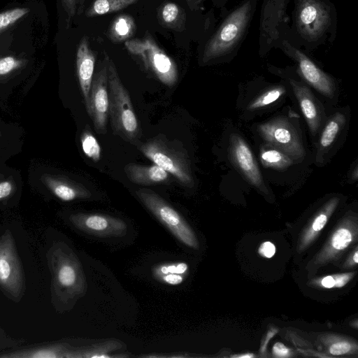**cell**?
<instances>
[{"instance_id":"obj_1","label":"cell","mask_w":358,"mask_h":358,"mask_svg":"<svg viewBox=\"0 0 358 358\" xmlns=\"http://www.w3.org/2000/svg\"><path fill=\"white\" fill-rule=\"evenodd\" d=\"M293 1L292 24L286 39L306 52L332 43L337 35L336 6L330 0Z\"/></svg>"},{"instance_id":"obj_2","label":"cell","mask_w":358,"mask_h":358,"mask_svg":"<svg viewBox=\"0 0 358 358\" xmlns=\"http://www.w3.org/2000/svg\"><path fill=\"white\" fill-rule=\"evenodd\" d=\"M259 0H243L223 17L206 43L201 57L203 64L229 62L245 40Z\"/></svg>"},{"instance_id":"obj_3","label":"cell","mask_w":358,"mask_h":358,"mask_svg":"<svg viewBox=\"0 0 358 358\" xmlns=\"http://www.w3.org/2000/svg\"><path fill=\"white\" fill-rule=\"evenodd\" d=\"M109 96L108 118L113 134L136 144L142 133L129 94L110 59L106 57Z\"/></svg>"},{"instance_id":"obj_4","label":"cell","mask_w":358,"mask_h":358,"mask_svg":"<svg viewBox=\"0 0 358 358\" xmlns=\"http://www.w3.org/2000/svg\"><path fill=\"white\" fill-rule=\"evenodd\" d=\"M138 149L155 164L176 178L182 185L189 188L194 186L190 158L182 143L158 135L147 140Z\"/></svg>"},{"instance_id":"obj_5","label":"cell","mask_w":358,"mask_h":358,"mask_svg":"<svg viewBox=\"0 0 358 358\" xmlns=\"http://www.w3.org/2000/svg\"><path fill=\"white\" fill-rule=\"evenodd\" d=\"M291 0H262L259 23L258 53L266 57L278 42L287 38L290 18L287 8Z\"/></svg>"},{"instance_id":"obj_6","label":"cell","mask_w":358,"mask_h":358,"mask_svg":"<svg viewBox=\"0 0 358 358\" xmlns=\"http://www.w3.org/2000/svg\"><path fill=\"white\" fill-rule=\"evenodd\" d=\"M136 194L144 206L185 245L197 249L199 243L193 229L184 217L166 200L149 189H139Z\"/></svg>"},{"instance_id":"obj_7","label":"cell","mask_w":358,"mask_h":358,"mask_svg":"<svg viewBox=\"0 0 358 358\" xmlns=\"http://www.w3.org/2000/svg\"><path fill=\"white\" fill-rule=\"evenodd\" d=\"M296 64V72L322 95L332 98L335 94L336 83L334 78L320 69L303 49L287 39H281L276 45Z\"/></svg>"},{"instance_id":"obj_8","label":"cell","mask_w":358,"mask_h":358,"mask_svg":"<svg viewBox=\"0 0 358 358\" xmlns=\"http://www.w3.org/2000/svg\"><path fill=\"white\" fill-rule=\"evenodd\" d=\"M259 134L263 140L287 155L294 162H300L305 157V149L294 125L285 117H277L259 124Z\"/></svg>"},{"instance_id":"obj_9","label":"cell","mask_w":358,"mask_h":358,"mask_svg":"<svg viewBox=\"0 0 358 358\" xmlns=\"http://www.w3.org/2000/svg\"><path fill=\"white\" fill-rule=\"evenodd\" d=\"M229 151L231 162L245 180L260 191L267 192L264 180L252 152L238 134H231Z\"/></svg>"},{"instance_id":"obj_10","label":"cell","mask_w":358,"mask_h":358,"mask_svg":"<svg viewBox=\"0 0 358 358\" xmlns=\"http://www.w3.org/2000/svg\"><path fill=\"white\" fill-rule=\"evenodd\" d=\"M109 96L108 75L106 64L92 80L89 95L87 113L90 117L96 133H106L108 120Z\"/></svg>"},{"instance_id":"obj_11","label":"cell","mask_w":358,"mask_h":358,"mask_svg":"<svg viewBox=\"0 0 358 358\" xmlns=\"http://www.w3.org/2000/svg\"><path fill=\"white\" fill-rule=\"evenodd\" d=\"M269 69L287 76L309 129L312 135L315 136L322 126L324 117V112L319 101L303 82L291 77L287 69H280L274 66H271Z\"/></svg>"},{"instance_id":"obj_12","label":"cell","mask_w":358,"mask_h":358,"mask_svg":"<svg viewBox=\"0 0 358 358\" xmlns=\"http://www.w3.org/2000/svg\"><path fill=\"white\" fill-rule=\"evenodd\" d=\"M80 230L99 237L120 236L126 234L127 224L121 219L99 213H78L71 217Z\"/></svg>"},{"instance_id":"obj_13","label":"cell","mask_w":358,"mask_h":358,"mask_svg":"<svg viewBox=\"0 0 358 358\" xmlns=\"http://www.w3.org/2000/svg\"><path fill=\"white\" fill-rule=\"evenodd\" d=\"M58 285L72 297H81L86 292L87 285L80 264L73 253L60 257L57 270Z\"/></svg>"},{"instance_id":"obj_14","label":"cell","mask_w":358,"mask_h":358,"mask_svg":"<svg viewBox=\"0 0 358 358\" xmlns=\"http://www.w3.org/2000/svg\"><path fill=\"white\" fill-rule=\"evenodd\" d=\"M22 276L12 241L5 238L0 241V284L16 294L22 287Z\"/></svg>"},{"instance_id":"obj_15","label":"cell","mask_w":358,"mask_h":358,"mask_svg":"<svg viewBox=\"0 0 358 358\" xmlns=\"http://www.w3.org/2000/svg\"><path fill=\"white\" fill-rule=\"evenodd\" d=\"M353 222L346 220L334 232L329 241L316 257V264H324L336 257L352 242L356 234Z\"/></svg>"},{"instance_id":"obj_16","label":"cell","mask_w":358,"mask_h":358,"mask_svg":"<svg viewBox=\"0 0 358 358\" xmlns=\"http://www.w3.org/2000/svg\"><path fill=\"white\" fill-rule=\"evenodd\" d=\"M94 62L95 58L92 52L89 48L87 38H83L78 48L76 66L78 78L85 108L88 106Z\"/></svg>"},{"instance_id":"obj_17","label":"cell","mask_w":358,"mask_h":358,"mask_svg":"<svg viewBox=\"0 0 358 358\" xmlns=\"http://www.w3.org/2000/svg\"><path fill=\"white\" fill-rule=\"evenodd\" d=\"M42 180L52 193L64 201L88 199L91 196V192L83 185L69 179L45 175Z\"/></svg>"},{"instance_id":"obj_18","label":"cell","mask_w":358,"mask_h":358,"mask_svg":"<svg viewBox=\"0 0 358 358\" xmlns=\"http://www.w3.org/2000/svg\"><path fill=\"white\" fill-rule=\"evenodd\" d=\"M128 179L133 183L141 185H150L166 182L169 173L159 166H143L129 163L124 168Z\"/></svg>"},{"instance_id":"obj_19","label":"cell","mask_w":358,"mask_h":358,"mask_svg":"<svg viewBox=\"0 0 358 358\" xmlns=\"http://www.w3.org/2000/svg\"><path fill=\"white\" fill-rule=\"evenodd\" d=\"M345 116L340 112L334 114L327 121L321 133L316 155V161H322L345 124Z\"/></svg>"},{"instance_id":"obj_20","label":"cell","mask_w":358,"mask_h":358,"mask_svg":"<svg viewBox=\"0 0 358 358\" xmlns=\"http://www.w3.org/2000/svg\"><path fill=\"white\" fill-rule=\"evenodd\" d=\"M339 199L334 197L329 199L315 216L310 224L306 229L301 240L300 248L307 247L319 235L320 231L326 225L329 217L336 208Z\"/></svg>"},{"instance_id":"obj_21","label":"cell","mask_w":358,"mask_h":358,"mask_svg":"<svg viewBox=\"0 0 358 358\" xmlns=\"http://www.w3.org/2000/svg\"><path fill=\"white\" fill-rule=\"evenodd\" d=\"M150 64L157 77L162 83L171 87L177 82L176 66L162 52L153 50L150 54Z\"/></svg>"},{"instance_id":"obj_22","label":"cell","mask_w":358,"mask_h":358,"mask_svg":"<svg viewBox=\"0 0 358 358\" xmlns=\"http://www.w3.org/2000/svg\"><path fill=\"white\" fill-rule=\"evenodd\" d=\"M124 346V343L117 340H109L92 345L91 346L69 354L68 357H114L109 355L113 351Z\"/></svg>"},{"instance_id":"obj_23","label":"cell","mask_w":358,"mask_h":358,"mask_svg":"<svg viewBox=\"0 0 358 358\" xmlns=\"http://www.w3.org/2000/svg\"><path fill=\"white\" fill-rule=\"evenodd\" d=\"M259 158L265 167L280 171L287 169L294 163L288 155L270 145L261 148Z\"/></svg>"},{"instance_id":"obj_24","label":"cell","mask_w":358,"mask_h":358,"mask_svg":"<svg viewBox=\"0 0 358 358\" xmlns=\"http://www.w3.org/2000/svg\"><path fill=\"white\" fill-rule=\"evenodd\" d=\"M286 93V89L283 85H275L264 91L248 106V109L255 110L265 108L275 102Z\"/></svg>"},{"instance_id":"obj_25","label":"cell","mask_w":358,"mask_h":358,"mask_svg":"<svg viewBox=\"0 0 358 358\" xmlns=\"http://www.w3.org/2000/svg\"><path fill=\"white\" fill-rule=\"evenodd\" d=\"M80 141L85 155L94 162H98L101 157V148L96 138L89 129L83 131Z\"/></svg>"},{"instance_id":"obj_26","label":"cell","mask_w":358,"mask_h":358,"mask_svg":"<svg viewBox=\"0 0 358 358\" xmlns=\"http://www.w3.org/2000/svg\"><path fill=\"white\" fill-rule=\"evenodd\" d=\"M29 10L28 8L19 7L0 13V32L14 24L25 16Z\"/></svg>"},{"instance_id":"obj_27","label":"cell","mask_w":358,"mask_h":358,"mask_svg":"<svg viewBox=\"0 0 358 358\" xmlns=\"http://www.w3.org/2000/svg\"><path fill=\"white\" fill-rule=\"evenodd\" d=\"M134 0H96L94 3V11L99 15H103L114 10L125 6Z\"/></svg>"},{"instance_id":"obj_28","label":"cell","mask_w":358,"mask_h":358,"mask_svg":"<svg viewBox=\"0 0 358 358\" xmlns=\"http://www.w3.org/2000/svg\"><path fill=\"white\" fill-rule=\"evenodd\" d=\"M353 275V273L327 275L320 279V285L324 288L341 287L345 285Z\"/></svg>"},{"instance_id":"obj_29","label":"cell","mask_w":358,"mask_h":358,"mask_svg":"<svg viewBox=\"0 0 358 358\" xmlns=\"http://www.w3.org/2000/svg\"><path fill=\"white\" fill-rule=\"evenodd\" d=\"M24 64V60L13 56H6L0 58V77L10 74L13 71L20 68Z\"/></svg>"},{"instance_id":"obj_30","label":"cell","mask_w":358,"mask_h":358,"mask_svg":"<svg viewBox=\"0 0 358 358\" xmlns=\"http://www.w3.org/2000/svg\"><path fill=\"white\" fill-rule=\"evenodd\" d=\"M352 345L347 341H338L330 345L329 351L333 355H341L352 351Z\"/></svg>"},{"instance_id":"obj_31","label":"cell","mask_w":358,"mask_h":358,"mask_svg":"<svg viewBox=\"0 0 358 358\" xmlns=\"http://www.w3.org/2000/svg\"><path fill=\"white\" fill-rule=\"evenodd\" d=\"M178 14V6L174 3L166 4L162 10V17L165 22H173Z\"/></svg>"},{"instance_id":"obj_32","label":"cell","mask_w":358,"mask_h":358,"mask_svg":"<svg viewBox=\"0 0 358 358\" xmlns=\"http://www.w3.org/2000/svg\"><path fill=\"white\" fill-rule=\"evenodd\" d=\"M258 252L262 257L271 258L275 253V246L271 242L266 241L260 245Z\"/></svg>"},{"instance_id":"obj_33","label":"cell","mask_w":358,"mask_h":358,"mask_svg":"<svg viewBox=\"0 0 358 358\" xmlns=\"http://www.w3.org/2000/svg\"><path fill=\"white\" fill-rule=\"evenodd\" d=\"M273 352L278 357H287L290 356V350L281 343H276L273 345Z\"/></svg>"},{"instance_id":"obj_34","label":"cell","mask_w":358,"mask_h":358,"mask_svg":"<svg viewBox=\"0 0 358 358\" xmlns=\"http://www.w3.org/2000/svg\"><path fill=\"white\" fill-rule=\"evenodd\" d=\"M13 191V185L10 181L0 182V199L8 197Z\"/></svg>"},{"instance_id":"obj_35","label":"cell","mask_w":358,"mask_h":358,"mask_svg":"<svg viewBox=\"0 0 358 358\" xmlns=\"http://www.w3.org/2000/svg\"><path fill=\"white\" fill-rule=\"evenodd\" d=\"M115 31L120 35H126L128 33L129 27L125 19L121 18L117 22Z\"/></svg>"},{"instance_id":"obj_36","label":"cell","mask_w":358,"mask_h":358,"mask_svg":"<svg viewBox=\"0 0 358 358\" xmlns=\"http://www.w3.org/2000/svg\"><path fill=\"white\" fill-rule=\"evenodd\" d=\"M33 357H59L58 355H57L55 351L50 350H40L38 352H35L34 355H32Z\"/></svg>"},{"instance_id":"obj_37","label":"cell","mask_w":358,"mask_h":358,"mask_svg":"<svg viewBox=\"0 0 358 358\" xmlns=\"http://www.w3.org/2000/svg\"><path fill=\"white\" fill-rule=\"evenodd\" d=\"M354 173L352 174V177L354 180H357V177H358V174H357V167L355 166V170H354Z\"/></svg>"},{"instance_id":"obj_38","label":"cell","mask_w":358,"mask_h":358,"mask_svg":"<svg viewBox=\"0 0 358 358\" xmlns=\"http://www.w3.org/2000/svg\"><path fill=\"white\" fill-rule=\"evenodd\" d=\"M233 357H239V358H243V357H252L254 356L252 355H251V354H247V355H236V356H233Z\"/></svg>"},{"instance_id":"obj_39","label":"cell","mask_w":358,"mask_h":358,"mask_svg":"<svg viewBox=\"0 0 358 358\" xmlns=\"http://www.w3.org/2000/svg\"><path fill=\"white\" fill-rule=\"evenodd\" d=\"M352 259L355 264L358 263V252H357V251H356L355 252Z\"/></svg>"},{"instance_id":"obj_40","label":"cell","mask_w":358,"mask_h":358,"mask_svg":"<svg viewBox=\"0 0 358 358\" xmlns=\"http://www.w3.org/2000/svg\"><path fill=\"white\" fill-rule=\"evenodd\" d=\"M66 1H72V0H66Z\"/></svg>"}]
</instances>
